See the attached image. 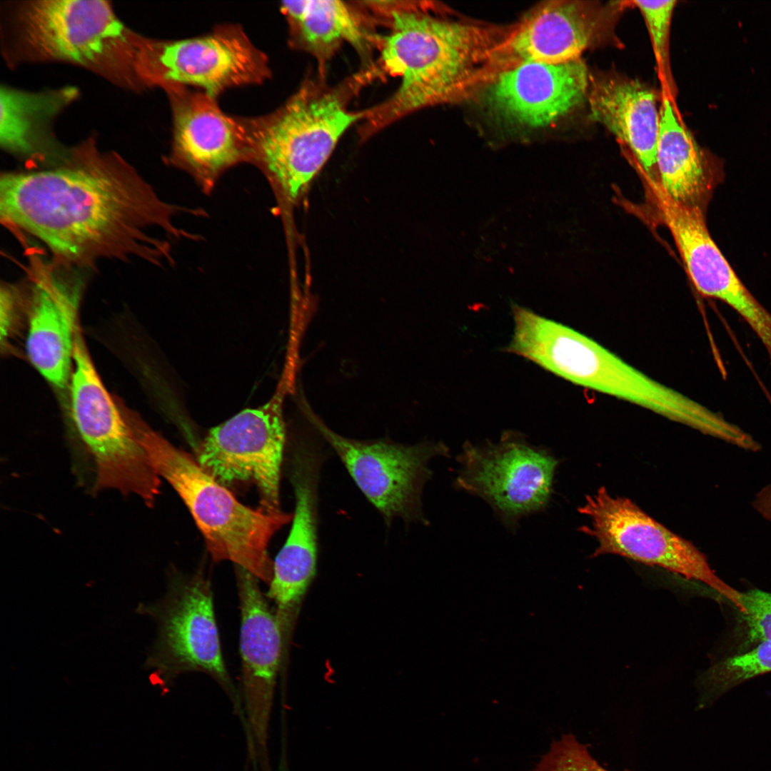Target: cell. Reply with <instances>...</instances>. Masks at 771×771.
Instances as JSON below:
<instances>
[{"label": "cell", "instance_id": "6da1fadb", "mask_svg": "<svg viewBox=\"0 0 771 771\" xmlns=\"http://www.w3.org/2000/svg\"><path fill=\"white\" fill-rule=\"evenodd\" d=\"M176 212L126 161L92 151L0 180L2 223L39 240L54 261L79 269L101 259L160 263L168 245L148 231L183 236L173 224Z\"/></svg>", "mask_w": 771, "mask_h": 771}, {"label": "cell", "instance_id": "7a4b0ae2", "mask_svg": "<svg viewBox=\"0 0 771 771\" xmlns=\"http://www.w3.org/2000/svg\"><path fill=\"white\" fill-rule=\"evenodd\" d=\"M380 36L381 69L399 78L395 91L366 109L360 133L367 138L406 115L451 98L468 86L489 53L485 29L440 16L421 6L394 1Z\"/></svg>", "mask_w": 771, "mask_h": 771}, {"label": "cell", "instance_id": "3957f363", "mask_svg": "<svg viewBox=\"0 0 771 771\" xmlns=\"http://www.w3.org/2000/svg\"><path fill=\"white\" fill-rule=\"evenodd\" d=\"M508 351L574 384L642 407L714 438L726 420L653 379L590 337L517 306Z\"/></svg>", "mask_w": 771, "mask_h": 771}, {"label": "cell", "instance_id": "277c9868", "mask_svg": "<svg viewBox=\"0 0 771 771\" xmlns=\"http://www.w3.org/2000/svg\"><path fill=\"white\" fill-rule=\"evenodd\" d=\"M125 418L156 474L174 488L193 516L213 560H230L270 583L273 563L268 545L293 514L269 513L240 503L197 460L149 427L137 414Z\"/></svg>", "mask_w": 771, "mask_h": 771}, {"label": "cell", "instance_id": "5b68a950", "mask_svg": "<svg viewBox=\"0 0 771 771\" xmlns=\"http://www.w3.org/2000/svg\"><path fill=\"white\" fill-rule=\"evenodd\" d=\"M373 73L356 74L335 86L307 80L274 112L249 119L251 160L263 166L289 203L301 199L342 136L363 119L365 111L348 106Z\"/></svg>", "mask_w": 771, "mask_h": 771}, {"label": "cell", "instance_id": "8992f818", "mask_svg": "<svg viewBox=\"0 0 771 771\" xmlns=\"http://www.w3.org/2000/svg\"><path fill=\"white\" fill-rule=\"evenodd\" d=\"M71 416L84 453L92 462L93 491L116 490L152 506L160 477L136 439L119 405L108 393L81 336L75 334Z\"/></svg>", "mask_w": 771, "mask_h": 771}, {"label": "cell", "instance_id": "52a82bcc", "mask_svg": "<svg viewBox=\"0 0 771 771\" xmlns=\"http://www.w3.org/2000/svg\"><path fill=\"white\" fill-rule=\"evenodd\" d=\"M136 610L157 624V635L146 661L155 682L166 686L181 674L203 672L223 689L238 709V692L221 652L211 585L203 572L171 578L161 600L140 604Z\"/></svg>", "mask_w": 771, "mask_h": 771}, {"label": "cell", "instance_id": "ba28073f", "mask_svg": "<svg viewBox=\"0 0 771 771\" xmlns=\"http://www.w3.org/2000/svg\"><path fill=\"white\" fill-rule=\"evenodd\" d=\"M588 520L581 531L598 546L592 557L612 554L658 566L703 583L733 606L740 591L721 580L705 555L691 542L672 532L631 500L611 495L605 487L588 495L579 508Z\"/></svg>", "mask_w": 771, "mask_h": 771}, {"label": "cell", "instance_id": "9c48e42d", "mask_svg": "<svg viewBox=\"0 0 771 771\" xmlns=\"http://www.w3.org/2000/svg\"><path fill=\"white\" fill-rule=\"evenodd\" d=\"M136 72L165 90L194 86L213 98L232 87L261 84L270 75L267 57L235 26L185 39H141Z\"/></svg>", "mask_w": 771, "mask_h": 771}, {"label": "cell", "instance_id": "30bf717a", "mask_svg": "<svg viewBox=\"0 0 771 771\" xmlns=\"http://www.w3.org/2000/svg\"><path fill=\"white\" fill-rule=\"evenodd\" d=\"M265 404L246 408L209 430L197 462L224 486L252 482L262 510L280 513V480L286 445L283 383Z\"/></svg>", "mask_w": 771, "mask_h": 771}, {"label": "cell", "instance_id": "8fae6325", "mask_svg": "<svg viewBox=\"0 0 771 771\" xmlns=\"http://www.w3.org/2000/svg\"><path fill=\"white\" fill-rule=\"evenodd\" d=\"M22 20L26 40L42 57L101 70L127 64L136 71L140 39L106 1H36Z\"/></svg>", "mask_w": 771, "mask_h": 771}, {"label": "cell", "instance_id": "7c38bea8", "mask_svg": "<svg viewBox=\"0 0 771 771\" xmlns=\"http://www.w3.org/2000/svg\"><path fill=\"white\" fill-rule=\"evenodd\" d=\"M458 459L457 488L483 498L510 528L550 500L558 460L520 435L503 434L495 443H468Z\"/></svg>", "mask_w": 771, "mask_h": 771}, {"label": "cell", "instance_id": "4fadbf2b", "mask_svg": "<svg viewBox=\"0 0 771 771\" xmlns=\"http://www.w3.org/2000/svg\"><path fill=\"white\" fill-rule=\"evenodd\" d=\"M311 422L388 526L398 518L406 523L425 520L421 496L432 475L428 465L432 458L447 455L445 445L353 440L336 433L315 417Z\"/></svg>", "mask_w": 771, "mask_h": 771}, {"label": "cell", "instance_id": "5bb4252c", "mask_svg": "<svg viewBox=\"0 0 771 771\" xmlns=\"http://www.w3.org/2000/svg\"><path fill=\"white\" fill-rule=\"evenodd\" d=\"M173 111L171 161L191 173L206 189L226 169L251 160L249 119L225 114L216 98L201 91L166 89Z\"/></svg>", "mask_w": 771, "mask_h": 771}, {"label": "cell", "instance_id": "9a60e30c", "mask_svg": "<svg viewBox=\"0 0 771 771\" xmlns=\"http://www.w3.org/2000/svg\"><path fill=\"white\" fill-rule=\"evenodd\" d=\"M589 85L588 69L580 59L558 64L522 61L492 78L483 91V101L504 122L541 128L582 103Z\"/></svg>", "mask_w": 771, "mask_h": 771}, {"label": "cell", "instance_id": "2e32d148", "mask_svg": "<svg viewBox=\"0 0 771 771\" xmlns=\"http://www.w3.org/2000/svg\"><path fill=\"white\" fill-rule=\"evenodd\" d=\"M241 611L240 652L244 708L263 771H269L268 722L284 640L281 626L261 593L258 579L235 565Z\"/></svg>", "mask_w": 771, "mask_h": 771}, {"label": "cell", "instance_id": "e0dca14e", "mask_svg": "<svg viewBox=\"0 0 771 771\" xmlns=\"http://www.w3.org/2000/svg\"><path fill=\"white\" fill-rule=\"evenodd\" d=\"M31 312L26 349L30 361L51 384L64 388L73 358L74 314L81 269L34 256Z\"/></svg>", "mask_w": 771, "mask_h": 771}, {"label": "cell", "instance_id": "ac0fdd59", "mask_svg": "<svg viewBox=\"0 0 771 771\" xmlns=\"http://www.w3.org/2000/svg\"><path fill=\"white\" fill-rule=\"evenodd\" d=\"M617 5L552 1L533 11L511 35L505 51L514 64L564 63L580 59L607 33Z\"/></svg>", "mask_w": 771, "mask_h": 771}, {"label": "cell", "instance_id": "d6986e66", "mask_svg": "<svg viewBox=\"0 0 771 771\" xmlns=\"http://www.w3.org/2000/svg\"><path fill=\"white\" fill-rule=\"evenodd\" d=\"M660 217L669 228L687 273L699 293L719 299L743 318L754 315L759 301L736 275L711 238L705 212L682 206L657 191Z\"/></svg>", "mask_w": 771, "mask_h": 771}, {"label": "cell", "instance_id": "ffe728a7", "mask_svg": "<svg viewBox=\"0 0 771 771\" xmlns=\"http://www.w3.org/2000/svg\"><path fill=\"white\" fill-rule=\"evenodd\" d=\"M588 97L590 120L625 143L652 173L660 121L655 93L635 80L607 77L592 81Z\"/></svg>", "mask_w": 771, "mask_h": 771}, {"label": "cell", "instance_id": "44dd1931", "mask_svg": "<svg viewBox=\"0 0 771 771\" xmlns=\"http://www.w3.org/2000/svg\"><path fill=\"white\" fill-rule=\"evenodd\" d=\"M720 167L679 120L670 99L664 98L656 152L664 193L678 204L705 212L720 178Z\"/></svg>", "mask_w": 771, "mask_h": 771}, {"label": "cell", "instance_id": "7402d4cb", "mask_svg": "<svg viewBox=\"0 0 771 771\" xmlns=\"http://www.w3.org/2000/svg\"><path fill=\"white\" fill-rule=\"evenodd\" d=\"M293 46L308 52L323 69L337 49L347 43L366 61L380 36L371 30L357 6L338 0L283 1Z\"/></svg>", "mask_w": 771, "mask_h": 771}, {"label": "cell", "instance_id": "603a6c76", "mask_svg": "<svg viewBox=\"0 0 771 771\" xmlns=\"http://www.w3.org/2000/svg\"><path fill=\"white\" fill-rule=\"evenodd\" d=\"M76 94L73 87L30 92L1 86V146L24 157L49 154L56 144L50 130L51 121Z\"/></svg>", "mask_w": 771, "mask_h": 771}, {"label": "cell", "instance_id": "cb8c5ba5", "mask_svg": "<svg viewBox=\"0 0 771 771\" xmlns=\"http://www.w3.org/2000/svg\"><path fill=\"white\" fill-rule=\"evenodd\" d=\"M771 672V640L712 665L699 679L700 707L712 703L745 682Z\"/></svg>", "mask_w": 771, "mask_h": 771}, {"label": "cell", "instance_id": "d4e9b609", "mask_svg": "<svg viewBox=\"0 0 771 771\" xmlns=\"http://www.w3.org/2000/svg\"><path fill=\"white\" fill-rule=\"evenodd\" d=\"M737 611L736 635L738 647L735 653L744 652L755 645L771 640V593L759 589L740 592Z\"/></svg>", "mask_w": 771, "mask_h": 771}, {"label": "cell", "instance_id": "484cf974", "mask_svg": "<svg viewBox=\"0 0 771 771\" xmlns=\"http://www.w3.org/2000/svg\"><path fill=\"white\" fill-rule=\"evenodd\" d=\"M532 771H608L593 757L589 745L571 734L552 742Z\"/></svg>", "mask_w": 771, "mask_h": 771}, {"label": "cell", "instance_id": "4316f807", "mask_svg": "<svg viewBox=\"0 0 771 771\" xmlns=\"http://www.w3.org/2000/svg\"><path fill=\"white\" fill-rule=\"evenodd\" d=\"M676 1H634L646 23L657 63L662 71L669 70V36Z\"/></svg>", "mask_w": 771, "mask_h": 771}]
</instances>
